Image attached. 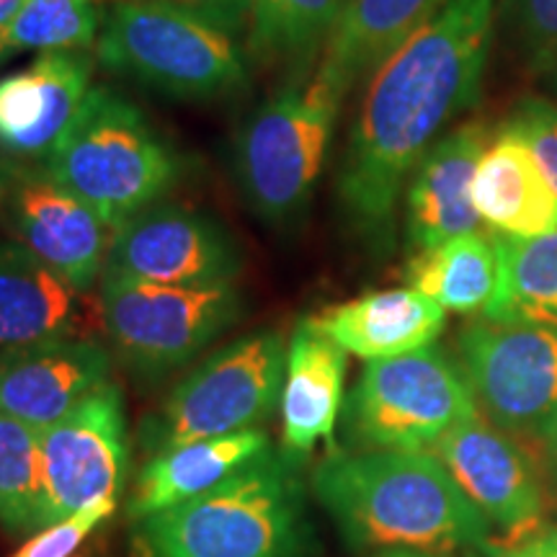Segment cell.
<instances>
[{
  "label": "cell",
  "mask_w": 557,
  "mask_h": 557,
  "mask_svg": "<svg viewBox=\"0 0 557 557\" xmlns=\"http://www.w3.org/2000/svg\"><path fill=\"white\" fill-rule=\"evenodd\" d=\"M491 557H557V527L542 524L529 537L506 547H493Z\"/></svg>",
  "instance_id": "33"
},
{
  "label": "cell",
  "mask_w": 557,
  "mask_h": 557,
  "mask_svg": "<svg viewBox=\"0 0 557 557\" xmlns=\"http://www.w3.org/2000/svg\"><path fill=\"white\" fill-rule=\"evenodd\" d=\"M114 511L116 500H99V504L81 508L73 517L39 529L11 557H73L96 529L114 517Z\"/></svg>",
  "instance_id": "29"
},
{
  "label": "cell",
  "mask_w": 557,
  "mask_h": 557,
  "mask_svg": "<svg viewBox=\"0 0 557 557\" xmlns=\"http://www.w3.org/2000/svg\"><path fill=\"white\" fill-rule=\"evenodd\" d=\"M491 139L485 124H462L438 137L410 173L408 238L416 250L475 233L480 214L472 205V181Z\"/></svg>",
  "instance_id": "17"
},
{
  "label": "cell",
  "mask_w": 557,
  "mask_h": 557,
  "mask_svg": "<svg viewBox=\"0 0 557 557\" xmlns=\"http://www.w3.org/2000/svg\"><path fill=\"white\" fill-rule=\"evenodd\" d=\"M297 462L269 447L212 491L137 519V555L305 557L312 534Z\"/></svg>",
  "instance_id": "3"
},
{
  "label": "cell",
  "mask_w": 557,
  "mask_h": 557,
  "mask_svg": "<svg viewBox=\"0 0 557 557\" xmlns=\"http://www.w3.org/2000/svg\"><path fill=\"white\" fill-rule=\"evenodd\" d=\"M240 269L238 243L218 220L165 201L111 230L103 267V271L171 287L235 282Z\"/></svg>",
  "instance_id": "13"
},
{
  "label": "cell",
  "mask_w": 557,
  "mask_h": 557,
  "mask_svg": "<svg viewBox=\"0 0 557 557\" xmlns=\"http://www.w3.org/2000/svg\"><path fill=\"white\" fill-rule=\"evenodd\" d=\"M0 227L78 292L107 267L111 227L41 160L0 150Z\"/></svg>",
  "instance_id": "11"
},
{
  "label": "cell",
  "mask_w": 557,
  "mask_h": 557,
  "mask_svg": "<svg viewBox=\"0 0 557 557\" xmlns=\"http://www.w3.org/2000/svg\"><path fill=\"white\" fill-rule=\"evenodd\" d=\"M45 165L111 230L176 189L184 158L148 116L109 86H94Z\"/></svg>",
  "instance_id": "5"
},
{
  "label": "cell",
  "mask_w": 557,
  "mask_h": 557,
  "mask_svg": "<svg viewBox=\"0 0 557 557\" xmlns=\"http://www.w3.org/2000/svg\"><path fill=\"white\" fill-rule=\"evenodd\" d=\"M41 438L29 423L0 413V527L9 534L39 532Z\"/></svg>",
  "instance_id": "28"
},
{
  "label": "cell",
  "mask_w": 557,
  "mask_h": 557,
  "mask_svg": "<svg viewBox=\"0 0 557 557\" xmlns=\"http://www.w3.org/2000/svg\"><path fill=\"white\" fill-rule=\"evenodd\" d=\"M78 289L16 240H0V351L75 336Z\"/></svg>",
  "instance_id": "22"
},
{
  "label": "cell",
  "mask_w": 557,
  "mask_h": 557,
  "mask_svg": "<svg viewBox=\"0 0 557 557\" xmlns=\"http://www.w3.org/2000/svg\"><path fill=\"white\" fill-rule=\"evenodd\" d=\"M524 139L557 197V107L545 99H524L504 124Z\"/></svg>",
  "instance_id": "31"
},
{
  "label": "cell",
  "mask_w": 557,
  "mask_h": 557,
  "mask_svg": "<svg viewBox=\"0 0 557 557\" xmlns=\"http://www.w3.org/2000/svg\"><path fill=\"white\" fill-rule=\"evenodd\" d=\"M246 312L233 282L171 287L103 271L101 315L116 357L145 377L189 364Z\"/></svg>",
  "instance_id": "9"
},
{
  "label": "cell",
  "mask_w": 557,
  "mask_h": 557,
  "mask_svg": "<svg viewBox=\"0 0 557 557\" xmlns=\"http://www.w3.org/2000/svg\"><path fill=\"white\" fill-rule=\"evenodd\" d=\"M498 250V289L483 318L557 329V230L513 238L493 233Z\"/></svg>",
  "instance_id": "25"
},
{
  "label": "cell",
  "mask_w": 557,
  "mask_h": 557,
  "mask_svg": "<svg viewBox=\"0 0 557 557\" xmlns=\"http://www.w3.org/2000/svg\"><path fill=\"white\" fill-rule=\"evenodd\" d=\"M472 205L493 233L532 238L557 230V197L524 139L500 127L480 158Z\"/></svg>",
  "instance_id": "20"
},
{
  "label": "cell",
  "mask_w": 557,
  "mask_h": 557,
  "mask_svg": "<svg viewBox=\"0 0 557 557\" xmlns=\"http://www.w3.org/2000/svg\"><path fill=\"white\" fill-rule=\"evenodd\" d=\"M21 3H24V0H0V29H3V26L9 24L13 16H16Z\"/></svg>",
  "instance_id": "35"
},
{
  "label": "cell",
  "mask_w": 557,
  "mask_h": 557,
  "mask_svg": "<svg viewBox=\"0 0 557 557\" xmlns=\"http://www.w3.org/2000/svg\"><path fill=\"white\" fill-rule=\"evenodd\" d=\"M158 3L194 13L197 18L220 26L222 32L233 34V37L248 29L250 0H158Z\"/></svg>",
  "instance_id": "32"
},
{
  "label": "cell",
  "mask_w": 557,
  "mask_h": 557,
  "mask_svg": "<svg viewBox=\"0 0 557 557\" xmlns=\"http://www.w3.org/2000/svg\"><path fill=\"white\" fill-rule=\"evenodd\" d=\"M94 0H24L0 29V62L18 52H86L101 34Z\"/></svg>",
  "instance_id": "27"
},
{
  "label": "cell",
  "mask_w": 557,
  "mask_h": 557,
  "mask_svg": "<svg viewBox=\"0 0 557 557\" xmlns=\"http://www.w3.org/2000/svg\"><path fill=\"white\" fill-rule=\"evenodd\" d=\"M346 351L312 323L299 320L287 346L282 387L284 449L305 457L320 442H333L344 408Z\"/></svg>",
  "instance_id": "18"
},
{
  "label": "cell",
  "mask_w": 557,
  "mask_h": 557,
  "mask_svg": "<svg viewBox=\"0 0 557 557\" xmlns=\"http://www.w3.org/2000/svg\"><path fill=\"white\" fill-rule=\"evenodd\" d=\"M94 67L88 52H41L0 78V150L45 163L94 88Z\"/></svg>",
  "instance_id": "16"
},
{
  "label": "cell",
  "mask_w": 557,
  "mask_h": 557,
  "mask_svg": "<svg viewBox=\"0 0 557 557\" xmlns=\"http://www.w3.org/2000/svg\"><path fill=\"white\" fill-rule=\"evenodd\" d=\"M413 289L436 299L444 310L485 312L498 289V250L493 233L457 235L442 246L418 250L406 269Z\"/></svg>",
  "instance_id": "24"
},
{
  "label": "cell",
  "mask_w": 557,
  "mask_h": 557,
  "mask_svg": "<svg viewBox=\"0 0 557 557\" xmlns=\"http://www.w3.org/2000/svg\"><path fill=\"white\" fill-rule=\"evenodd\" d=\"M480 413L462 367L434 344L369 361L346 403V429L364 449L431 451Z\"/></svg>",
  "instance_id": "8"
},
{
  "label": "cell",
  "mask_w": 557,
  "mask_h": 557,
  "mask_svg": "<svg viewBox=\"0 0 557 557\" xmlns=\"http://www.w3.org/2000/svg\"><path fill=\"white\" fill-rule=\"evenodd\" d=\"M457 361L480 416L557 462V329L475 320L459 331Z\"/></svg>",
  "instance_id": "10"
},
{
  "label": "cell",
  "mask_w": 557,
  "mask_h": 557,
  "mask_svg": "<svg viewBox=\"0 0 557 557\" xmlns=\"http://www.w3.org/2000/svg\"><path fill=\"white\" fill-rule=\"evenodd\" d=\"M508 24L534 67L557 62V0H506Z\"/></svg>",
  "instance_id": "30"
},
{
  "label": "cell",
  "mask_w": 557,
  "mask_h": 557,
  "mask_svg": "<svg viewBox=\"0 0 557 557\" xmlns=\"http://www.w3.org/2000/svg\"><path fill=\"white\" fill-rule=\"evenodd\" d=\"M431 451L491 521L493 532L500 534L493 537L485 553L513 545L542 527L545 493L524 442L478 413L449 429Z\"/></svg>",
  "instance_id": "14"
},
{
  "label": "cell",
  "mask_w": 557,
  "mask_h": 557,
  "mask_svg": "<svg viewBox=\"0 0 557 557\" xmlns=\"http://www.w3.org/2000/svg\"><path fill=\"white\" fill-rule=\"evenodd\" d=\"M374 557H459L457 553H410V549H382Z\"/></svg>",
  "instance_id": "34"
},
{
  "label": "cell",
  "mask_w": 557,
  "mask_h": 557,
  "mask_svg": "<svg viewBox=\"0 0 557 557\" xmlns=\"http://www.w3.org/2000/svg\"><path fill=\"white\" fill-rule=\"evenodd\" d=\"M111 380V357L90 338L62 336L0 351V413L45 431Z\"/></svg>",
  "instance_id": "15"
},
{
  "label": "cell",
  "mask_w": 557,
  "mask_h": 557,
  "mask_svg": "<svg viewBox=\"0 0 557 557\" xmlns=\"http://www.w3.org/2000/svg\"><path fill=\"white\" fill-rule=\"evenodd\" d=\"M96 52L109 73L173 99H225L250 78L233 34L158 0L109 5Z\"/></svg>",
  "instance_id": "6"
},
{
  "label": "cell",
  "mask_w": 557,
  "mask_h": 557,
  "mask_svg": "<svg viewBox=\"0 0 557 557\" xmlns=\"http://www.w3.org/2000/svg\"><path fill=\"white\" fill-rule=\"evenodd\" d=\"M39 529L99 500H116L129 470V434L122 389L114 380L90 393L62 421L39 431Z\"/></svg>",
  "instance_id": "12"
},
{
  "label": "cell",
  "mask_w": 557,
  "mask_h": 557,
  "mask_svg": "<svg viewBox=\"0 0 557 557\" xmlns=\"http://www.w3.org/2000/svg\"><path fill=\"white\" fill-rule=\"evenodd\" d=\"M493 0H449L374 70L338 173L348 220L385 238L403 184L442 129L475 103Z\"/></svg>",
  "instance_id": "1"
},
{
  "label": "cell",
  "mask_w": 557,
  "mask_h": 557,
  "mask_svg": "<svg viewBox=\"0 0 557 557\" xmlns=\"http://www.w3.org/2000/svg\"><path fill=\"white\" fill-rule=\"evenodd\" d=\"M346 0H250L248 52L259 62L308 60L331 39Z\"/></svg>",
  "instance_id": "26"
},
{
  "label": "cell",
  "mask_w": 557,
  "mask_h": 557,
  "mask_svg": "<svg viewBox=\"0 0 557 557\" xmlns=\"http://www.w3.org/2000/svg\"><path fill=\"white\" fill-rule=\"evenodd\" d=\"M444 308L421 292L387 289L333 305L312 318L346 354L377 361L426 348L444 331Z\"/></svg>",
  "instance_id": "19"
},
{
  "label": "cell",
  "mask_w": 557,
  "mask_h": 557,
  "mask_svg": "<svg viewBox=\"0 0 557 557\" xmlns=\"http://www.w3.org/2000/svg\"><path fill=\"white\" fill-rule=\"evenodd\" d=\"M269 447V436L261 429H248L240 434L199 438L152 455L150 462L139 470L127 513L137 521L186 504L212 491Z\"/></svg>",
  "instance_id": "21"
},
{
  "label": "cell",
  "mask_w": 557,
  "mask_h": 557,
  "mask_svg": "<svg viewBox=\"0 0 557 557\" xmlns=\"http://www.w3.org/2000/svg\"><path fill=\"white\" fill-rule=\"evenodd\" d=\"M447 3L449 0H346L344 16L333 29L323 58L351 88Z\"/></svg>",
  "instance_id": "23"
},
{
  "label": "cell",
  "mask_w": 557,
  "mask_h": 557,
  "mask_svg": "<svg viewBox=\"0 0 557 557\" xmlns=\"http://www.w3.org/2000/svg\"><path fill=\"white\" fill-rule=\"evenodd\" d=\"M287 344L282 333L261 331L209 354L191 369L163 408L143 423V447L150 455L256 429L282 400Z\"/></svg>",
  "instance_id": "7"
},
{
  "label": "cell",
  "mask_w": 557,
  "mask_h": 557,
  "mask_svg": "<svg viewBox=\"0 0 557 557\" xmlns=\"http://www.w3.org/2000/svg\"><path fill=\"white\" fill-rule=\"evenodd\" d=\"M312 491L351 547L462 553L487 549L493 527L434 451H333Z\"/></svg>",
  "instance_id": "2"
},
{
  "label": "cell",
  "mask_w": 557,
  "mask_h": 557,
  "mask_svg": "<svg viewBox=\"0 0 557 557\" xmlns=\"http://www.w3.org/2000/svg\"><path fill=\"white\" fill-rule=\"evenodd\" d=\"M346 90V81L323 58L276 88L243 124L235 173L256 218L282 227L308 209Z\"/></svg>",
  "instance_id": "4"
}]
</instances>
